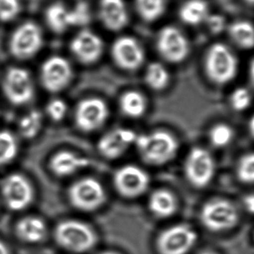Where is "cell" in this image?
<instances>
[{
  "label": "cell",
  "instance_id": "obj_41",
  "mask_svg": "<svg viewBox=\"0 0 254 254\" xmlns=\"http://www.w3.org/2000/svg\"><path fill=\"white\" fill-rule=\"evenodd\" d=\"M100 254H117V253H114V252H104V253H101Z\"/></svg>",
  "mask_w": 254,
  "mask_h": 254
},
{
  "label": "cell",
  "instance_id": "obj_5",
  "mask_svg": "<svg viewBox=\"0 0 254 254\" xmlns=\"http://www.w3.org/2000/svg\"><path fill=\"white\" fill-rule=\"evenodd\" d=\"M200 220L210 231L222 232L236 226L239 212L232 202L224 198H214L203 205Z\"/></svg>",
  "mask_w": 254,
  "mask_h": 254
},
{
  "label": "cell",
  "instance_id": "obj_30",
  "mask_svg": "<svg viewBox=\"0 0 254 254\" xmlns=\"http://www.w3.org/2000/svg\"><path fill=\"white\" fill-rule=\"evenodd\" d=\"M234 137L233 130L226 124H218L209 132V139L214 147L222 148L229 145Z\"/></svg>",
  "mask_w": 254,
  "mask_h": 254
},
{
  "label": "cell",
  "instance_id": "obj_25",
  "mask_svg": "<svg viewBox=\"0 0 254 254\" xmlns=\"http://www.w3.org/2000/svg\"><path fill=\"white\" fill-rule=\"evenodd\" d=\"M46 21L54 32H62L71 26V13L63 4L51 5L46 11Z\"/></svg>",
  "mask_w": 254,
  "mask_h": 254
},
{
  "label": "cell",
  "instance_id": "obj_22",
  "mask_svg": "<svg viewBox=\"0 0 254 254\" xmlns=\"http://www.w3.org/2000/svg\"><path fill=\"white\" fill-rule=\"evenodd\" d=\"M209 15L208 5L204 0H189L180 8V18L187 25H199Z\"/></svg>",
  "mask_w": 254,
  "mask_h": 254
},
{
  "label": "cell",
  "instance_id": "obj_19",
  "mask_svg": "<svg viewBox=\"0 0 254 254\" xmlns=\"http://www.w3.org/2000/svg\"><path fill=\"white\" fill-rule=\"evenodd\" d=\"M100 17L110 30L118 31L125 27L128 22V14L123 0H101Z\"/></svg>",
  "mask_w": 254,
  "mask_h": 254
},
{
  "label": "cell",
  "instance_id": "obj_36",
  "mask_svg": "<svg viewBox=\"0 0 254 254\" xmlns=\"http://www.w3.org/2000/svg\"><path fill=\"white\" fill-rule=\"evenodd\" d=\"M205 22L207 24L209 30L212 33L218 34L226 28V19L220 15H209Z\"/></svg>",
  "mask_w": 254,
  "mask_h": 254
},
{
  "label": "cell",
  "instance_id": "obj_24",
  "mask_svg": "<svg viewBox=\"0 0 254 254\" xmlns=\"http://www.w3.org/2000/svg\"><path fill=\"white\" fill-rule=\"evenodd\" d=\"M120 108L126 116L138 119L145 113L146 101L139 92H128L120 99Z\"/></svg>",
  "mask_w": 254,
  "mask_h": 254
},
{
  "label": "cell",
  "instance_id": "obj_43",
  "mask_svg": "<svg viewBox=\"0 0 254 254\" xmlns=\"http://www.w3.org/2000/svg\"><path fill=\"white\" fill-rule=\"evenodd\" d=\"M246 1L250 4H254V0H246Z\"/></svg>",
  "mask_w": 254,
  "mask_h": 254
},
{
  "label": "cell",
  "instance_id": "obj_17",
  "mask_svg": "<svg viewBox=\"0 0 254 254\" xmlns=\"http://www.w3.org/2000/svg\"><path fill=\"white\" fill-rule=\"evenodd\" d=\"M71 51L84 63H92L99 60L103 53V42L99 36L90 31H83L72 40Z\"/></svg>",
  "mask_w": 254,
  "mask_h": 254
},
{
  "label": "cell",
  "instance_id": "obj_2",
  "mask_svg": "<svg viewBox=\"0 0 254 254\" xmlns=\"http://www.w3.org/2000/svg\"><path fill=\"white\" fill-rule=\"evenodd\" d=\"M54 238L59 246L74 254H85L92 250L98 242L94 230L85 223L67 219L56 226Z\"/></svg>",
  "mask_w": 254,
  "mask_h": 254
},
{
  "label": "cell",
  "instance_id": "obj_13",
  "mask_svg": "<svg viewBox=\"0 0 254 254\" xmlns=\"http://www.w3.org/2000/svg\"><path fill=\"white\" fill-rule=\"evenodd\" d=\"M42 46V34L38 25L25 23L19 26L11 40V52L18 59L25 60L35 55Z\"/></svg>",
  "mask_w": 254,
  "mask_h": 254
},
{
  "label": "cell",
  "instance_id": "obj_3",
  "mask_svg": "<svg viewBox=\"0 0 254 254\" xmlns=\"http://www.w3.org/2000/svg\"><path fill=\"white\" fill-rule=\"evenodd\" d=\"M68 198L71 205L79 211L95 212L106 202V190L99 181L86 177L71 184L68 189Z\"/></svg>",
  "mask_w": 254,
  "mask_h": 254
},
{
  "label": "cell",
  "instance_id": "obj_20",
  "mask_svg": "<svg viewBox=\"0 0 254 254\" xmlns=\"http://www.w3.org/2000/svg\"><path fill=\"white\" fill-rule=\"evenodd\" d=\"M47 228L45 221L38 217H25L18 221L16 233L18 238L27 243H39L46 235Z\"/></svg>",
  "mask_w": 254,
  "mask_h": 254
},
{
  "label": "cell",
  "instance_id": "obj_7",
  "mask_svg": "<svg viewBox=\"0 0 254 254\" xmlns=\"http://www.w3.org/2000/svg\"><path fill=\"white\" fill-rule=\"evenodd\" d=\"M197 233L190 226L179 224L164 230L157 239L159 254H187L197 241Z\"/></svg>",
  "mask_w": 254,
  "mask_h": 254
},
{
  "label": "cell",
  "instance_id": "obj_6",
  "mask_svg": "<svg viewBox=\"0 0 254 254\" xmlns=\"http://www.w3.org/2000/svg\"><path fill=\"white\" fill-rule=\"evenodd\" d=\"M215 162L211 153L201 147L190 150L185 161V174L189 183L204 188L215 175Z\"/></svg>",
  "mask_w": 254,
  "mask_h": 254
},
{
  "label": "cell",
  "instance_id": "obj_21",
  "mask_svg": "<svg viewBox=\"0 0 254 254\" xmlns=\"http://www.w3.org/2000/svg\"><path fill=\"white\" fill-rule=\"evenodd\" d=\"M149 210L158 218H169L177 210L175 196L165 189L156 190L150 195L148 199Z\"/></svg>",
  "mask_w": 254,
  "mask_h": 254
},
{
  "label": "cell",
  "instance_id": "obj_42",
  "mask_svg": "<svg viewBox=\"0 0 254 254\" xmlns=\"http://www.w3.org/2000/svg\"><path fill=\"white\" fill-rule=\"evenodd\" d=\"M213 254V253H211V252H203V253H201V254Z\"/></svg>",
  "mask_w": 254,
  "mask_h": 254
},
{
  "label": "cell",
  "instance_id": "obj_26",
  "mask_svg": "<svg viewBox=\"0 0 254 254\" xmlns=\"http://www.w3.org/2000/svg\"><path fill=\"white\" fill-rule=\"evenodd\" d=\"M18 142L8 131H0V167L12 162L18 154Z\"/></svg>",
  "mask_w": 254,
  "mask_h": 254
},
{
  "label": "cell",
  "instance_id": "obj_12",
  "mask_svg": "<svg viewBox=\"0 0 254 254\" xmlns=\"http://www.w3.org/2000/svg\"><path fill=\"white\" fill-rule=\"evenodd\" d=\"M157 47L165 60L172 63H180L189 53L187 38L179 29L166 26L159 32Z\"/></svg>",
  "mask_w": 254,
  "mask_h": 254
},
{
  "label": "cell",
  "instance_id": "obj_16",
  "mask_svg": "<svg viewBox=\"0 0 254 254\" xmlns=\"http://www.w3.org/2000/svg\"><path fill=\"white\" fill-rule=\"evenodd\" d=\"M113 56L117 64L127 70H135L145 60L144 51L131 37H122L113 44Z\"/></svg>",
  "mask_w": 254,
  "mask_h": 254
},
{
  "label": "cell",
  "instance_id": "obj_32",
  "mask_svg": "<svg viewBox=\"0 0 254 254\" xmlns=\"http://www.w3.org/2000/svg\"><path fill=\"white\" fill-rule=\"evenodd\" d=\"M230 103L233 110L237 112H243L247 110L252 104V95L247 88L240 87L233 91Z\"/></svg>",
  "mask_w": 254,
  "mask_h": 254
},
{
  "label": "cell",
  "instance_id": "obj_27",
  "mask_svg": "<svg viewBox=\"0 0 254 254\" xmlns=\"http://www.w3.org/2000/svg\"><path fill=\"white\" fill-rule=\"evenodd\" d=\"M42 127V115L37 110L25 114L18 123V130L23 138L31 139L39 134Z\"/></svg>",
  "mask_w": 254,
  "mask_h": 254
},
{
  "label": "cell",
  "instance_id": "obj_37",
  "mask_svg": "<svg viewBox=\"0 0 254 254\" xmlns=\"http://www.w3.org/2000/svg\"><path fill=\"white\" fill-rule=\"evenodd\" d=\"M243 205L247 212L254 214V193H250L244 198Z\"/></svg>",
  "mask_w": 254,
  "mask_h": 254
},
{
  "label": "cell",
  "instance_id": "obj_40",
  "mask_svg": "<svg viewBox=\"0 0 254 254\" xmlns=\"http://www.w3.org/2000/svg\"><path fill=\"white\" fill-rule=\"evenodd\" d=\"M250 78L251 81H252V84L254 85V59L252 61V63H251L250 66Z\"/></svg>",
  "mask_w": 254,
  "mask_h": 254
},
{
  "label": "cell",
  "instance_id": "obj_10",
  "mask_svg": "<svg viewBox=\"0 0 254 254\" xmlns=\"http://www.w3.org/2000/svg\"><path fill=\"white\" fill-rule=\"evenodd\" d=\"M109 110L106 103L99 99H88L78 104L75 112V123L80 131L92 132L106 123Z\"/></svg>",
  "mask_w": 254,
  "mask_h": 254
},
{
  "label": "cell",
  "instance_id": "obj_29",
  "mask_svg": "<svg viewBox=\"0 0 254 254\" xmlns=\"http://www.w3.org/2000/svg\"><path fill=\"white\" fill-rule=\"evenodd\" d=\"M138 11L146 21H154L166 9V0H136Z\"/></svg>",
  "mask_w": 254,
  "mask_h": 254
},
{
  "label": "cell",
  "instance_id": "obj_11",
  "mask_svg": "<svg viewBox=\"0 0 254 254\" xmlns=\"http://www.w3.org/2000/svg\"><path fill=\"white\" fill-rule=\"evenodd\" d=\"M3 89L9 101L17 106L30 102L34 92L31 76L21 68H11L7 71Z\"/></svg>",
  "mask_w": 254,
  "mask_h": 254
},
{
  "label": "cell",
  "instance_id": "obj_14",
  "mask_svg": "<svg viewBox=\"0 0 254 254\" xmlns=\"http://www.w3.org/2000/svg\"><path fill=\"white\" fill-rule=\"evenodd\" d=\"M136 138L137 134L130 129L117 128L103 135L98 143V149L106 159H119L134 145Z\"/></svg>",
  "mask_w": 254,
  "mask_h": 254
},
{
  "label": "cell",
  "instance_id": "obj_8",
  "mask_svg": "<svg viewBox=\"0 0 254 254\" xmlns=\"http://www.w3.org/2000/svg\"><path fill=\"white\" fill-rule=\"evenodd\" d=\"M1 193L8 208L15 212L27 208L34 199L32 184L19 173H12L4 179L1 186Z\"/></svg>",
  "mask_w": 254,
  "mask_h": 254
},
{
  "label": "cell",
  "instance_id": "obj_38",
  "mask_svg": "<svg viewBox=\"0 0 254 254\" xmlns=\"http://www.w3.org/2000/svg\"><path fill=\"white\" fill-rule=\"evenodd\" d=\"M0 254H10V251L8 249L7 246L0 240Z\"/></svg>",
  "mask_w": 254,
  "mask_h": 254
},
{
  "label": "cell",
  "instance_id": "obj_1",
  "mask_svg": "<svg viewBox=\"0 0 254 254\" xmlns=\"http://www.w3.org/2000/svg\"><path fill=\"white\" fill-rule=\"evenodd\" d=\"M135 145L141 159L152 166H161L175 158L179 150L177 138L166 131L137 135Z\"/></svg>",
  "mask_w": 254,
  "mask_h": 254
},
{
  "label": "cell",
  "instance_id": "obj_4",
  "mask_svg": "<svg viewBox=\"0 0 254 254\" xmlns=\"http://www.w3.org/2000/svg\"><path fill=\"white\" fill-rule=\"evenodd\" d=\"M205 70L212 81L224 85L232 81L236 76L238 62L227 46L223 44H215L206 54Z\"/></svg>",
  "mask_w": 254,
  "mask_h": 254
},
{
  "label": "cell",
  "instance_id": "obj_15",
  "mask_svg": "<svg viewBox=\"0 0 254 254\" xmlns=\"http://www.w3.org/2000/svg\"><path fill=\"white\" fill-rule=\"evenodd\" d=\"M71 76L70 64L61 57H52L43 64V85L50 92H59L64 88L71 80Z\"/></svg>",
  "mask_w": 254,
  "mask_h": 254
},
{
  "label": "cell",
  "instance_id": "obj_28",
  "mask_svg": "<svg viewBox=\"0 0 254 254\" xmlns=\"http://www.w3.org/2000/svg\"><path fill=\"white\" fill-rule=\"evenodd\" d=\"M145 80L151 88L160 91L169 83V72L161 64L152 63L147 68Z\"/></svg>",
  "mask_w": 254,
  "mask_h": 254
},
{
  "label": "cell",
  "instance_id": "obj_33",
  "mask_svg": "<svg viewBox=\"0 0 254 254\" xmlns=\"http://www.w3.org/2000/svg\"><path fill=\"white\" fill-rule=\"evenodd\" d=\"M19 11L18 0H0V20L9 21Z\"/></svg>",
  "mask_w": 254,
  "mask_h": 254
},
{
  "label": "cell",
  "instance_id": "obj_9",
  "mask_svg": "<svg viewBox=\"0 0 254 254\" xmlns=\"http://www.w3.org/2000/svg\"><path fill=\"white\" fill-rule=\"evenodd\" d=\"M113 184L117 192L124 198H138L148 189L150 177L145 170L140 167L127 165L115 172Z\"/></svg>",
  "mask_w": 254,
  "mask_h": 254
},
{
  "label": "cell",
  "instance_id": "obj_31",
  "mask_svg": "<svg viewBox=\"0 0 254 254\" xmlns=\"http://www.w3.org/2000/svg\"><path fill=\"white\" fill-rule=\"evenodd\" d=\"M239 180L246 184H254V152L242 156L237 165Z\"/></svg>",
  "mask_w": 254,
  "mask_h": 254
},
{
  "label": "cell",
  "instance_id": "obj_23",
  "mask_svg": "<svg viewBox=\"0 0 254 254\" xmlns=\"http://www.w3.org/2000/svg\"><path fill=\"white\" fill-rule=\"evenodd\" d=\"M231 39L243 49L254 47V26L247 21H237L230 25Z\"/></svg>",
  "mask_w": 254,
  "mask_h": 254
},
{
  "label": "cell",
  "instance_id": "obj_35",
  "mask_svg": "<svg viewBox=\"0 0 254 254\" xmlns=\"http://www.w3.org/2000/svg\"><path fill=\"white\" fill-rule=\"evenodd\" d=\"M71 25H83L90 20V10L88 5L81 2L76 7L70 11Z\"/></svg>",
  "mask_w": 254,
  "mask_h": 254
},
{
  "label": "cell",
  "instance_id": "obj_18",
  "mask_svg": "<svg viewBox=\"0 0 254 254\" xmlns=\"http://www.w3.org/2000/svg\"><path fill=\"white\" fill-rule=\"evenodd\" d=\"M90 165L88 158L71 151L57 152L50 160V169L56 176L62 178L71 176Z\"/></svg>",
  "mask_w": 254,
  "mask_h": 254
},
{
  "label": "cell",
  "instance_id": "obj_34",
  "mask_svg": "<svg viewBox=\"0 0 254 254\" xmlns=\"http://www.w3.org/2000/svg\"><path fill=\"white\" fill-rule=\"evenodd\" d=\"M46 112L53 121H60L67 113V106L61 99H53L47 105Z\"/></svg>",
  "mask_w": 254,
  "mask_h": 254
},
{
  "label": "cell",
  "instance_id": "obj_39",
  "mask_svg": "<svg viewBox=\"0 0 254 254\" xmlns=\"http://www.w3.org/2000/svg\"><path fill=\"white\" fill-rule=\"evenodd\" d=\"M249 131L253 138H254V116L252 117L249 121Z\"/></svg>",
  "mask_w": 254,
  "mask_h": 254
}]
</instances>
